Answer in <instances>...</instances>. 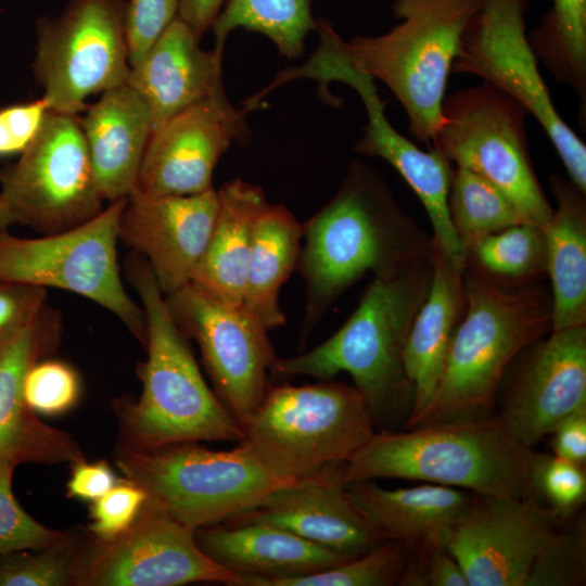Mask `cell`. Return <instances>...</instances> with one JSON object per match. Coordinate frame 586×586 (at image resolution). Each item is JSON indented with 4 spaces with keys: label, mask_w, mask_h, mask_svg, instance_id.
<instances>
[{
    "label": "cell",
    "mask_w": 586,
    "mask_h": 586,
    "mask_svg": "<svg viewBox=\"0 0 586 586\" xmlns=\"http://www.w3.org/2000/svg\"><path fill=\"white\" fill-rule=\"evenodd\" d=\"M297 270L306 303L301 343L367 272L383 278L432 256L433 240L400 208L381 177L353 160L331 201L302 225Z\"/></svg>",
    "instance_id": "obj_1"
},
{
    "label": "cell",
    "mask_w": 586,
    "mask_h": 586,
    "mask_svg": "<svg viewBox=\"0 0 586 586\" xmlns=\"http://www.w3.org/2000/svg\"><path fill=\"white\" fill-rule=\"evenodd\" d=\"M535 451L491 412L382 431L342 467L344 484L373 479L423 481L489 497H533Z\"/></svg>",
    "instance_id": "obj_2"
},
{
    "label": "cell",
    "mask_w": 586,
    "mask_h": 586,
    "mask_svg": "<svg viewBox=\"0 0 586 586\" xmlns=\"http://www.w3.org/2000/svg\"><path fill=\"white\" fill-rule=\"evenodd\" d=\"M483 0H395L403 20L381 36L344 40L317 22L318 48L351 68L385 84L407 113L410 132L430 149L463 34Z\"/></svg>",
    "instance_id": "obj_3"
},
{
    "label": "cell",
    "mask_w": 586,
    "mask_h": 586,
    "mask_svg": "<svg viewBox=\"0 0 586 586\" xmlns=\"http://www.w3.org/2000/svg\"><path fill=\"white\" fill-rule=\"evenodd\" d=\"M125 271L142 304L148 348L140 370L142 393L120 410L126 444L156 448L214 441L240 443L242 426L204 381L145 258L131 252Z\"/></svg>",
    "instance_id": "obj_4"
},
{
    "label": "cell",
    "mask_w": 586,
    "mask_h": 586,
    "mask_svg": "<svg viewBox=\"0 0 586 586\" xmlns=\"http://www.w3.org/2000/svg\"><path fill=\"white\" fill-rule=\"evenodd\" d=\"M463 283L464 310L436 391L411 428L489 412L512 360L551 331V294L545 288L504 286L469 264Z\"/></svg>",
    "instance_id": "obj_5"
},
{
    "label": "cell",
    "mask_w": 586,
    "mask_h": 586,
    "mask_svg": "<svg viewBox=\"0 0 586 586\" xmlns=\"http://www.w3.org/2000/svg\"><path fill=\"white\" fill-rule=\"evenodd\" d=\"M431 279L432 256L392 276L374 278L355 311L332 336L300 355L277 357L269 372L319 381L347 372L375 423L408 393L413 398L403 353Z\"/></svg>",
    "instance_id": "obj_6"
},
{
    "label": "cell",
    "mask_w": 586,
    "mask_h": 586,
    "mask_svg": "<svg viewBox=\"0 0 586 586\" xmlns=\"http://www.w3.org/2000/svg\"><path fill=\"white\" fill-rule=\"evenodd\" d=\"M116 463L126 480L145 492L148 505L194 532L230 521L297 481L276 473L241 444L229 450L198 443L124 444Z\"/></svg>",
    "instance_id": "obj_7"
},
{
    "label": "cell",
    "mask_w": 586,
    "mask_h": 586,
    "mask_svg": "<svg viewBox=\"0 0 586 586\" xmlns=\"http://www.w3.org/2000/svg\"><path fill=\"white\" fill-rule=\"evenodd\" d=\"M360 392L332 380L271 385L240 443L276 473L298 480L346 463L375 433Z\"/></svg>",
    "instance_id": "obj_8"
},
{
    "label": "cell",
    "mask_w": 586,
    "mask_h": 586,
    "mask_svg": "<svg viewBox=\"0 0 586 586\" xmlns=\"http://www.w3.org/2000/svg\"><path fill=\"white\" fill-rule=\"evenodd\" d=\"M527 111L486 81L443 101L442 123L430 148L498 188L525 222L544 226L552 215L534 171Z\"/></svg>",
    "instance_id": "obj_9"
},
{
    "label": "cell",
    "mask_w": 586,
    "mask_h": 586,
    "mask_svg": "<svg viewBox=\"0 0 586 586\" xmlns=\"http://www.w3.org/2000/svg\"><path fill=\"white\" fill-rule=\"evenodd\" d=\"M127 199L90 220L39 238L0 232V281L66 290L113 313L143 345L144 311L126 293L117 263L118 224Z\"/></svg>",
    "instance_id": "obj_10"
},
{
    "label": "cell",
    "mask_w": 586,
    "mask_h": 586,
    "mask_svg": "<svg viewBox=\"0 0 586 586\" xmlns=\"http://www.w3.org/2000/svg\"><path fill=\"white\" fill-rule=\"evenodd\" d=\"M126 0H69L36 23L33 69L50 111L78 115L86 100L127 82Z\"/></svg>",
    "instance_id": "obj_11"
},
{
    "label": "cell",
    "mask_w": 586,
    "mask_h": 586,
    "mask_svg": "<svg viewBox=\"0 0 586 586\" xmlns=\"http://www.w3.org/2000/svg\"><path fill=\"white\" fill-rule=\"evenodd\" d=\"M527 0H483L453 73L473 74L517 100L545 130L570 180L586 193V145L558 113L527 39Z\"/></svg>",
    "instance_id": "obj_12"
},
{
    "label": "cell",
    "mask_w": 586,
    "mask_h": 586,
    "mask_svg": "<svg viewBox=\"0 0 586 586\" xmlns=\"http://www.w3.org/2000/svg\"><path fill=\"white\" fill-rule=\"evenodd\" d=\"M0 186L16 222L43 234L79 226L103 209L77 115L49 110L29 146L0 169Z\"/></svg>",
    "instance_id": "obj_13"
},
{
    "label": "cell",
    "mask_w": 586,
    "mask_h": 586,
    "mask_svg": "<svg viewBox=\"0 0 586 586\" xmlns=\"http://www.w3.org/2000/svg\"><path fill=\"white\" fill-rule=\"evenodd\" d=\"M164 297L180 331L198 343L214 393L243 429L271 386L277 356L269 330L243 305L222 303L191 282Z\"/></svg>",
    "instance_id": "obj_14"
},
{
    "label": "cell",
    "mask_w": 586,
    "mask_h": 586,
    "mask_svg": "<svg viewBox=\"0 0 586 586\" xmlns=\"http://www.w3.org/2000/svg\"><path fill=\"white\" fill-rule=\"evenodd\" d=\"M102 542V540H101ZM238 575L199 547L195 532L146 502L132 525L79 559L74 584L177 586L216 582L235 586Z\"/></svg>",
    "instance_id": "obj_15"
},
{
    "label": "cell",
    "mask_w": 586,
    "mask_h": 586,
    "mask_svg": "<svg viewBox=\"0 0 586 586\" xmlns=\"http://www.w3.org/2000/svg\"><path fill=\"white\" fill-rule=\"evenodd\" d=\"M557 521L533 497L472 494L444 546L460 564L469 586H526Z\"/></svg>",
    "instance_id": "obj_16"
},
{
    "label": "cell",
    "mask_w": 586,
    "mask_h": 586,
    "mask_svg": "<svg viewBox=\"0 0 586 586\" xmlns=\"http://www.w3.org/2000/svg\"><path fill=\"white\" fill-rule=\"evenodd\" d=\"M243 110L213 97L178 112L151 136L132 192L146 198L213 189V173L233 140L245 136Z\"/></svg>",
    "instance_id": "obj_17"
},
{
    "label": "cell",
    "mask_w": 586,
    "mask_h": 586,
    "mask_svg": "<svg viewBox=\"0 0 586 586\" xmlns=\"http://www.w3.org/2000/svg\"><path fill=\"white\" fill-rule=\"evenodd\" d=\"M531 347L498 416L519 443L534 449L586 407V326L551 331Z\"/></svg>",
    "instance_id": "obj_18"
},
{
    "label": "cell",
    "mask_w": 586,
    "mask_h": 586,
    "mask_svg": "<svg viewBox=\"0 0 586 586\" xmlns=\"http://www.w3.org/2000/svg\"><path fill=\"white\" fill-rule=\"evenodd\" d=\"M218 211L217 191L146 198L132 192L122 212L118 240L148 262L164 295L191 282Z\"/></svg>",
    "instance_id": "obj_19"
},
{
    "label": "cell",
    "mask_w": 586,
    "mask_h": 586,
    "mask_svg": "<svg viewBox=\"0 0 586 586\" xmlns=\"http://www.w3.org/2000/svg\"><path fill=\"white\" fill-rule=\"evenodd\" d=\"M60 318L47 306L0 337V461L59 463L85 460L71 435L43 423L24 393L29 369L55 345Z\"/></svg>",
    "instance_id": "obj_20"
},
{
    "label": "cell",
    "mask_w": 586,
    "mask_h": 586,
    "mask_svg": "<svg viewBox=\"0 0 586 586\" xmlns=\"http://www.w3.org/2000/svg\"><path fill=\"white\" fill-rule=\"evenodd\" d=\"M342 467H328L281 487L225 523L260 522L348 557L362 555L386 538L349 499Z\"/></svg>",
    "instance_id": "obj_21"
},
{
    "label": "cell",
    "mask_w": 586,
    "mask_h": 586,
    "mask_svg": "<svg viewBox=\"0 0 586 586\" xmlns=\"http://www.w3.org/2000/svg\"><path fill=\"white\" fill-rule=\"evenodd\" d=\"M349 86L360 95L368 123L355 150L390 163L413 190L430 218L434 244L457 266H466V249L453 226L448 209V191L453 174L449 162L437 150H420L397 132L384 113L373 79L355 75Z\"/></svg>",
    "instance_id": "obj_22"
},
{
    "label": "cell",
    "mask_w": 586,
    "mask_h": 586,
    "mask_svg": "<svg viewBox=\"0 0 586 586\" xmlns=\"http://www.w3.org/2000/svg\"><path fill=\"white\" fill-rule=\"evenodd\" d=\"M199 547L215 563L238 575L235 586L309 575L351 558L260 522L220 523L195 531Z\"/></svg>",
    "instance_id": "obj_23"
},
{
    "label": "cell",
    "mask_w": 586,
    "mask_h": 586,
    "mask_svg": "<svg viewBox=\"0 0 586 586\" xmlns=\"http://www.w3.org/2000/svg\"><path fill=\"white\" fill-rule=\"evenodd\" d=\"M199 40L192 29L176 17L143 59L130 68L126 84L149 106L153 132L188 106L226 95L221 74L224 51L215 48L205 51Z\"/></svg>",
    "instance_id": "obj_24"
},
{
    "label": "cell",
    "mask_w": 586,
    "mask_h": 586,
    "mask_svg": "<svg viewBox=\"0 0 586 586\" xmlns=\"http://www.w3.org/2000/svg\"><path fill=\"white\" fill-rule=\"evenodd\" d=\"M85 112L79 120L100 194L110 202L127 199L153 132L149 106L124 84L104 91Z\"/></svg>",
    "instance_id": "obj_25"
},
{
    "label": "cell",
    "mask_w": 586,
    "mask_h": 586,
    "mask_svg": "<svg viewBox=\"0 0 586 586\" xmlns=\"http://www.w3.org/2000/svg\"><path fill=\"white\" fill-rule=\"evenodd\" d=\"M463 269L433 242L431 284L411 323L403 353L404 371L413 388L408 428L434 396L450 341L462 317Z\"/></svg>",
    "instance_id": "obj_26"
},
{
    "label": "cell",
    "mask_w": 586,
    "mask_h": 586,
    "mask_svg": "<svg viewBox=\"0 0 586 586\" xmlns=\"http://www.w3.org/2000/svg\"><path fill=\"white\" fill-rule=\"evenodd\" d=\"M355 507L386 539L410 550L429 543H442L472 499L464 489L425 483L386 489L372 480L345 484Z\"/></svg>",
    "instance_id": "obj_27"
},
{
    "label": "cell",
    "mask_w": 586,
    "mask_h": 586,
    "mask_svg": "<svg viewBox=\"0 0 586 586\" xmlns=\"http://www.w3.org/2000/svg\"><path fill=\"white\" fill-rule=\"evenodd\" d=\"M218 211L205 251L191 283L232 305H243L252 231L267 203L263 189L233 179L218 191Z\"/></svg>",
    "instance_id": "obj_28"
},
{
    "label": "cell",
    "mask_w": 586,
    "mask_h": 586,
    "mask_svg": "<svg viewBox=\"0 0 586 586\" xmlns=\"http://www.w3.org/2000/svg\"><path fill=\"white\" fill-rule=\"evenodd\" d=\"M549 180L557 207L543 229L556 331L586 326V193L559 175Z\"/></svg>",
    "instance_id": "obj_29"
},
{
    "label": "cell",
    "mask_w": 586,
    "mask_h": 586,
    "mask_svg": "<svg viewBox=\"0 0 586 586\" xmlns=\"http://www.w3.org/2000/svg\"><path fill=\"white\" fill-rule=\"evenodd\" d=\"M302 239V224L284 205H264L253 226L243 306L268 330L285 324L279 292L297 269Z\"/></svg>",
    "instance_id": "obj_30"
},
{
    "label": "cell",
    "mask_w": 586,
    "mask_h": 586,
    "mask_svg": "<svg viewBox=\"0 0 586 586\" xmlns=\"http://www.w3.org/2000/svg\"><path fill=\"white\" fill-rule=\"evenodd\" d=\"M537 60L586 103V0H551V8L527 36Z\"/></svg>",
    "instance_id": "obj_31"
},
{
    "label": "cell",
    "mask_w": 586,
    "mask_h": 586,
    "mask_svg": "<svg viewBox=\"0 0 586 586\" xmlns=\"http://www.w3.org/2000/svg\"><path fill=\"white\" fill-rule=\"evenodd\" d=\"M314 0H227L212 25L215 49L224 51L228 35L242 27L267 36L286 58H298L310 30Z\"/></svg>",
    "instance_id": "obj_32"
},
{
    "label": "cell",
    "mask_w": 586,
    "mask_h": 586,
    "mask_svg": "<svg viewBox=\"0 0 586 586\" xmlns=\"http://www.w3.org/2000/svg\"><path fill=\"white\" fill-rule=\"evenodd\" d=\"M466 264L504 286L534 283L547 273L543 226L522 222L487 234L466 247Z\"/></svg>",
    "instance_id": "obj_33"
},
{
    "label": "cell",
    "mask_w": 586,
    "mask_h": 586,
    "mask_svg": "<svg viewBox=\"0 0 586 586\" xmlns=\"http://www.w3.org/2000/svg\"><path fill=\"white\" fill-rule=\"evenodd\" d=\"M448 209L464 249L487 234L525 222L498 188L461 166L453 169Z\"/></svg>",
    "instance_id": "obj_34"
},
{
    "label": "cell",
    "mask_w": 586,
    "mask_h": 586,
    "mask_svg": "<svg viewBox=\"0 0 586 586\" xmlns=\"http://www.w3.org/2000/svg\"><path fill=\"white\" fill-rule=\"evenodd\" d=\"M410 549L386 539L369 551L329 569L298 577L278 579L269 586H393L399 585Z\"/></svg>",
    "instance_id": "obj_35"
},
{
    "label": "cell",
    "mask_w": 586,
    "mask_h": 586,
    "mask_svg": "<svg viewBox=\"0 0 586 586\" xmlns=\"http://www.w3.org/2000/svg\"><path fill=\"white\" fill-rule=\"evenodd\" d=\"M73 537L55 545L27 552L0 556V586H62L74 584L80 558L76 556Z\"/></svg>",
    "instance_id": "obj_36"
},
{
    "label": "cell",
    "mask_w": 586,
    "mask_h": 586,
    "mask_svg": "<svg viewBox=\"0 0 586 586\" xmlns=\"http://www.w3.org/2000/svg\"><path fill=\"white\" fill-rule=\"evenodd\" d=\"M532 486L535 498L544 499L557 520H565L585 502V466L553 454L535 453Z\"/></svg>",
    "instance_id": "obj_37"
},
{
    "label": "cell",
    "mask_w": 586,
    "mask_h": 586,
    "mask_svg": "<svg viewBox=\"0 0 586 586\" xmlns=\"http://www.w3.org/2000/svg\"><path fill=\"white\" fill-rule=\"evenodd\" d=\"M584 522L553 530L530 572L526 586H576L586 579Z\"/></svg>",
    "instance_id": "obj_38"
},
{
    "label": "cell",
    "mask_w": 586,
    "mask_h": 586,
    "mask_svg": "<svg viewBox=\"0 0 586 586\" xmlns=\"http://www.w3.org/2000/svg\"><path fill=\"white\" fill-rule=\"evenodd\" d=\"M15 466L13 461H0V556L44 549L68 536L43 526L20 506L12 492Z\"/></svg>",
    "instance_id": "obj_39"
},
{
    "label": "cell",
    "mask_w": 586,
    "mask_h": 586,
    "mask_svg": "<svg viewBox=\"0 0 586 586\" xmlns=\"http://www.w3.org/2000/svg\"><path fill=\"white\" fill-rule=\"evenodd\" d=\"M24 393L36 413L59 415L76 403L79 381L68 365L58 360H38L27 372Z\"/></svg>",
    "instance_id": "obj_40"
},
{
    "label": "cell",
    "mask_w": 586,
    "mask_h": 586,
    "mask_svg": "<svg viewBox=\"0 0 586 586\" xmlns=\"http://www.w3.org/2000/svg\"><path fill=\"white\" fill-rule=\"evenodd\" d=\"M180 0H128L126 38L130 67L146 54L168 25L177 17Z\"/></svg>",
    "instance_id": "obj_41"
},
{
    "label": "cell",
    "mask_w": 586,
    "mask_h": 586,
    "mask_svg": "<svg viewBox=\"0 0 586 586\" xmlns=\"http://www.w3.org/2000/svg\"><path fill=\"white\" fill-rule=\"evenodd\" d=\"M145 501L146 494L141 487L128 480L117 482L93 501L90 511L92 533L102 542L119 536L132 525Z\"/></svg>",
    "instance_id": "obj_42"
},
{
    "label": "cell",
    "mask_w": 586,
    "mask_h": 586,
    "mask_svg": "<svg viewBox=\"0 0 586 586\" xmlns=\"http://www.w3.org/2000/svg\"><path fill=\"white\" fill-rule=\"evenodd\" d=\"M400 586H469L466 575L442 543H429L410 550Z\"/></svg>",
    "instance_id": "obj_43"
},
{
    "label": "cell",
    "mask_w": 586,
    "mask_h": 586,
    "mask_svg": "<svg viewBox=\"0 0 586 586\" xmlns=\"http://www.w3.org/2000/svg\"><path fill=\"white\" fill-rule=\"evenodd\" d=\"M48 112L42 98L0 109V156L23 153L38 135Z\"/></svg>",
    "instance_id": "obj_44"
},
{
    "label": "cell",
    "mask_w": 586,
    "mask_h": 586,
    "mask_svg": "<svg viewBox=\"0 0 586 586\" xmlns=\"http://www.w3.org/2000/svg\"><path fill=\"white\" fill-rule=\"evenodd\" d=\"M46 300V288L0 281V337L34 319Z\"/></svg>",
    "instance_id": "obj_45"
},
{
    "label": "cell",
    "mask_w": 586,
    "mask_h": 586,
    "mask_svg": "<svg viewBox=\"0 0 586 586\" xmlns=\"http://www.w3.org/2000/svg\"><path fill=\"white\" fill-rule=\"evenodd\" d=\"M550 435L553 455L585 466L586 407L565 417L555 426Z\"/></svg>",
    "instance_id": "obj_46"
},
{
    "label": "cell",
    "mask_w": 586,
    "mask_h": 586,
    "mask_svg": "<svg viewBox=\"0 0 586 586\" xmlns=\"http://www.w3.org/2000/svg\"><path fill=\"white\" fill-rule=\"evenodd\" d=\"M115 474L106 462H76L67 483L68 494L84 500H97L116 484Z\"/></svg>",
    "instance_id": "obj_47"
},
{
    "label": "cell",
    "mask_w": 586,
    "mask_h": 586,
    "mask_svg": "<svg viewBox=\"0 0 586 586\" xmlns=\"http://www.w3.org/2000/svg\"><path fill=\"white\" fill-rule=\"evenodd\" d=\"M227 0H180L178 14L192 31L201 38L208 30Z\"/></svg>",
    "instance_id": "obj_48"
},
{
    "label": "cell",
    "mask_w": 586,
    "mask_h": 586,
    "mask_svg": "<svg viewBox=\"0 0 586 586\" xmlns=\"http://www.w3.org/2000/svg\"><path fill=\"white\" fill-rule=\"evenodd\" d=\"M13 224H16L14 214L8 202L0 194V232L8 230Z\"/></svg>",
    "instance_id": "obj_49"
}]
</instances>
